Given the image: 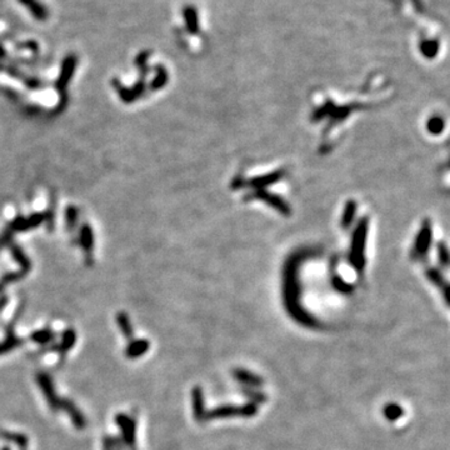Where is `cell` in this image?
Instances as JSON below:
<instances>
[{"instance_id":"obj_3","label":"cell","mask_w":450,"mask_h":450,"mask_svg":"<svg viewBox=\"0 0 450 450\" xmlns=\"http://www.w3.org/2000/svg\"><path fill=\"white\" fill-rule=\"evenodd\" d=\"M36 382H38L39 388H40L41 393H43L45 400H47L48 405L53 409V412H58L59 405H60V398L56 395L54 384H53L52 378H50L48 374L45 373H39L36 374Z\"/></svg>"},{"instance_id":"obj_12","label":"cell","mask_w":450,"mask_h":450,"mask_svg":"<svg viewBox=\"0 0 450 450\" xmlns=\"http://www.w3.org/2000/svg\"><path fill=\"white\" fill-rule=\"evenodd\" d=\"M20 4L27 8L28 11L38 21H45L49 16V11L47 7L39 0H19Z\"/></svg>"},{"instance_id":"obj_26","label":"cell","mask_w":450,"mask_h":450,"mask_svg":"<svg viewBox=\"0 0 450 450\" xmlns=\"http://www.w3.org/2000/svg\"><path fill=\"white\" fill-rule=\"evenodd\" d=\"M104 450H114V443H112V438L106 437L104 439Z\"/></svg>"},{"instance_id":"obj_16","label":"cell","mask_w":450,"mask_h":450,"mask_svg":"<svg viewBox=\"0 0 450 450\" xmlns=\"http://www.w3.org/2000/svg\"><path fill=\"white\" fill-rule=\"evenodd\" d=\"M419 48H420L421 54L425 56V58L432 59L434 58V56H437L438 54L439 41L437 39H425V40L421 41Z\"/></svg>"},{"instance_id":"obj_14","label":"cell","mask_w":450,"mask_h":450,"mask_svg":"<svg viewBox=\"0 0 450 450\" xmlns=\"http://www.w3.org/2000/svg\"><path fill=\"white\" fill-rule=\"evenodd\" d=\"M10 250H11V255H13V258L15 259L16 263L20 265L21 272L24 273V274H27V273L29 272L30 269H32V263H30L29 258H28L27 254L22 252L21 248H19L16 245H11Z\"/></svg>"},{"instance_id":"obj_20","label":"cell","mask_w":450,"mask_h":450,"mask_svg":"<svg viewBox=\"0 0 450 450\" xmlns=\"http://www.w3.org/2000/svg\"><path fill=\"white\" fill-rule=\"evenodd\" d=\"M404 415V409L401 405L396 403H389L384 407V416L389 421H396Z\"/></svg>"},{"instance_id":"obj_4","label":"cell","mask_w":450,"mask_h":450,"mask_svg":"<svg viewBox=\"0 0 450 450\" xmlns=\"http://www.w3.org/2000/svg\"><path fill=\"white\" fill-rule=\"evenodd\" d=\"M115 423L122 430V437L124 443L131 450H135V421L130 416L123 413H119L115 416Z\"/></svg>"},{"instance_id":"obj_21","label":"cell","mask_w":450,"mask_h":450,"mask_svg":"<svg viewBox=\"0 0 450 450\" xmlns=\"http://www.w3.org/2000/svg\"><path fill=\"white\" fill-rule=\"evenodd\" d=\"M75 342H77V333L74 331V329L73 328L65 329L63 335H61V342H60L61 351H69L70 349L74 347Z\"/></svg>"},{"instance_id":"obj_1","label":"cell","mask_w":450,"mask_h":450,"mask_svg":"<svg viewBox=\"0 0 450 450\" xmlns=\"http://www.w3.org/2000/svg\"><path fill=\"white\" fill-rule=\"evenodd\" d=\"M258 407L253 403H248L244 405H221V407L214 408L210 412L205 414V420H214V419H224L233 418V416H243V418H250V416L257 415Z\"/></svg>"},{"instance_id":"obj_22","label":"cell","mask_w":450,"mask_h":450,"mask_svg":"<svg viewBox=\"0 0 450 450\" xmlns=\"http://www.w3.org/2000/svg\"><path fill=\"white\" fill-rule=\"evenodd\" d=\"M54 339V333L50 329H41L30 334V340L36 344H47Z\"/></svg>"},{"instance_id":"obj_13","label":"cell","mask_w":450,"mask_h":450,"mask_svg":"<svg viewBox=\"0 0 450 450\" xmlns=\"http://www.w3.org/2000/svg\"><path fill=\"white\" fill-rule=\"evenodd\" d=\"M79 239H80V245L83 246L84 252L86 254H92L93 246H94V234H93V229L89 224H84L80 228Z\"/></svg>"},{"instance_id":"obj_5","label":"cell","mask_w":450,"mask_h":450,"mask_svg":"<svg viewBox=\"0 0 450 450\" xmlns=\"http://www.w3.org/2000/svg\"><path fill=\"white\" fill-rule=\"evenodd\" d=\"M47 220V215L44 213H34L30 216H18L10 223V230L13 232H27L39 227Z\"/></svg>"},{"instance_id":"obj_27","label":"cell","mask_w":450,"mask_h":450,"mask_svg":"<svg viewBox=\"0 0 450 450\" xmlns=\"http://www.w3.org/2000/svg\"><path fill=\"white\" fill-rule=\"evenodd\" d=\"M7 303H8V298L7 297H4V295H3V297H0V311H2L3 308H4V306L7 305Z\"/></svg>"},{"instance_id":"obj_18","label":"cell","mask_w":450,"mask_h":450,"mask_svg":"<svg viewBox=\"0 0 450 450\" xmlns=\"http://www.w3.org/2000/svg\"><path fill=\"white\" fill-rule=\"evenodd\" d=\"M20 344H21V339H19L18 336L14 335L13 331H8L7 338L4 339V342L0 343V355L9 353V351L13 350L14 348L19 347Z\"/></svg>"},{"instance_id":"obj_24","label":"cell","mask_w":450,"mask_h":450,"mask_svg":"<svg viewBox=\"0 0 450 450\" xmlns=\"http://www.w3.org/2000/svg\"><path fill=\"white\" fill-rule=\"evenodd\" d=\"M24 273L21 272V270H19V272H10V273H7V274H4L3 275V278H2V285H4V284H9V283H14V281H18V280H20L22 277H24Z\"/></svg>"},{"instance_id":"obj_2","label":"cell","mask_w":450,"mask_h":450,"mask_svg":"<svg viewBox=\"0 0 450 450\" xmlns=\"http://www.w3.org/2000/svg\"><path fill=\"white\" fill-rule=\"evenodd\" d=\"M77 63H78V59L74 54L66 55L65 58H64L63 63H61L60 73H59L58 80H56L55 83L56 89H58V92L60 93L61 95L65 93L68 85H69L70 80H72L73 75H74L75 69H77Z\"/></svg>"},{"instance_id":"obj_25","label":"cell","mask_w":450,"mask_h":450,"mask_svg":"<svg viewBox=\"0 0 450 450\" xmlns=\"http://www.w3.org/2000/svg\"><path fill=\"white\" fill-rule=\"evenodd\" d=\"M149 55H150V53H149L148 50H144V52L139 53V54H138V56H137V59H135V65L139 68L140 70H143L144 73H145V69H146V60H148Z\"/></svg>"},{"instance_id":"obj_8","label":"cell","mask_w":450,"mask_h":450,"mask_svg":"<svg viewBox=\"0 0 450 450\" xmlns=\"http://www.w3.org/2000/svg\"><path fill=\"white\" fill-rule=\"evenodd\" d=\"M233 375L238 381L244 384V387L249 388H260L264 385V379L252 371L243 369V368H236L233 371Z\"/></svg>"},{"instance_id":"obj_30","label":"cell","mask_w":450,"mask_h":450,"mask_svg":"<svg viewBox=\"0 0 450 450\" xmlns=\"http://www.w3.org/2000/svg\"><path fill=\"white\" fill-rule=\"evenodd\" d=\"M2 450H10V449H9V448H7V446H5V448H3Z\"/></svg>"},{"instance_id":"obj_29","label":"cell","mask_w":450,"mask_h":450,"mask_svg":"<svg viewBox=\"0 0 450 450\" xmlns=\"http://www.w3.org/2000/svg\"><path fill=\"white\" fill-rule=\"evenodd\" d=\"M2 290H3V285H2V284H0V292H2Z\"/></svg>"},{"instance_id":"obj_15","label":"cell","mask_w":450,"mask_h":450,"mask_svg":"<svg viewBox=\"0 0 450 450\" xmlns=\"http://www.w3.org/2000/svg\"><path fill=\"white\" fill-rule=\"evenodd\" d=\"M117 324L119 326L120 331L126 339H131L134 335L133 331V325H131L130 319L125 313H118L117 314Z\"/></svg>"},{"instance_id":"obj_11","label":"cell","mask_w":450,"mask_h":450,"mask_svg":"<svg viewBox=\"0 0 450 450\" xmlns=\"http://www.w3.org/2000/svg\"><path fill=\"white\" fill-rule=\"evenodd\" d=\"M150 348V342L148 339H135L129 342L125 348V356L128 359H137L143 356Z\"/></svg>"},{"instance_id":"obj_6","label":"cell","mask_w":450,"mask_h":450,"mask_svg":"<svg viewBox=\"0 0 450 450\" xmlns=\"http://www.w3.org/2000/svg\"><path fill=\"white\" fill-rule=\"evenodd\" d=\"M114 85L117 86L118 94H119L120 99H122L124 103H126V104L134 103V101L137 100L138 98H140L145 93V81L143 80V79H140L139 81H137V83H135V85L131 86V88H126V86H123L122 84L118 83L117 80L114 81Z\"/></svg>"},{"instance_id":"obj_19","label":"cell","mask_w":450,"mask_h":450,"mask_svg":"<svg viewBox=\"0 0 450 450\" xmlns=\"http://www.w3.org/2000/svg\"><path fill=\"white\" fill-rule=\"evenodd\" d=\"M241 393L246 396L248 399H250V403L253 404H263L266 401V395L260 390H257L255 388H249V387H243L241 388Z\"/></svg>"},{"instance_id":"obj_17","label":"cell","mask_w":450,"mask_h":450,"mask_svg":"<svg viewBox=\"0 0 450 450\" xmlns=\"http://www.w3.org/2000/svg\"><path fill=\"white\" fill-rule=\"evenodd\" d=\"M155 77L150 84V88L153 90H159L164 88L168 83V72L163 65L155 66Z\"/></svg>"},{"instance_id":"obj_28","label":"cell","mask_w":450,"mask_h":450,"mask_svg":"<svg viewBox=\"0 0 450 450\" xmlns=\"http://www.w3.org/2000/svg\"><path fill=\"white\" fill-rule=\"evenodd\" d=\"M5 56V50H4V48H3V45L0 44V58H4Z\"/></svg>"},{"instance_id":"obj_10","label":"cell","mask_w":450,"mask_h":450,"mask_svg":"<svg viewBox=\"0 0 450 450\" xmlns=\"http://www.w3.org/2000/svg\"><path fill=\"white\" fill-rule=\"evenodd\" d=\"M191 399H193V414L196 421H205V401L204 393L200 387H195L191 392Z\"/></svg>"},{"instance_id":"obj_7","label":"cell","mask_w":450,"mask_h":450,"mask_svg":"<svg viewBox=\"0 0 450 450\" xmlns=\"http://www.w3.org/2000/svg\"><path fill=\"white\" fill-rule=\"evenodd\" d=\"M59 409H63L64 412L69 415L73 425L77 428V429H83V428L86 425L85 416H84L83 413L78 409L77 405L73 403L72 400H69V399H60Z\"/></svg>"},{"instance_id":"obj_9","label":"cell","mask_w":450,"mask_h":450,"mask_svg":"<svg viewBox=\"0 0 450 450\" xmlns=\"http://www.w3.org/2000/svg\"><path fill=\"white\" fill-rule=\"evenodd\" d=\"M183 16H184L187 32L191 34V35H196L199 33V30H200L196 8L194 5H187V7H184V9H183Z\"/></svg>"},{"instance_id":"obj_23","label":"cell","mask_w":450,"mask_h":450,"mask_svg":"<svg viewBox=\"0 0 450 450\" xmlns=\"http://www.w3.org/2000/svg\"><path fill=\"white\" fill-rule=\"evenodd\" d=\"M65 220H66V225L69 229H73L75 227L78 221V209L73 205L66 208V212H65Z\"/></svg>"}]
</instances>
